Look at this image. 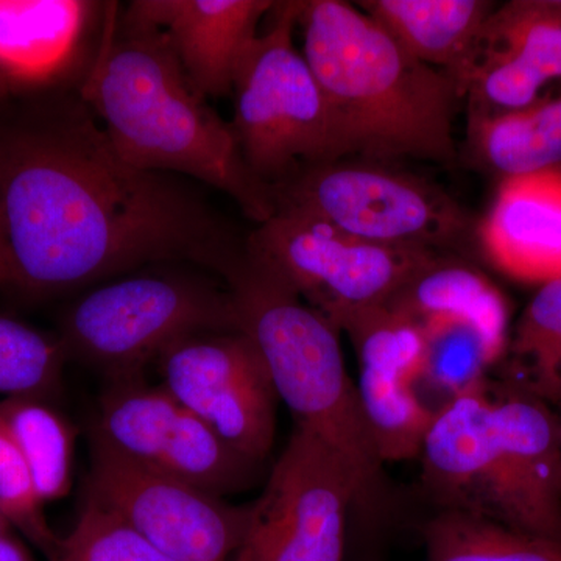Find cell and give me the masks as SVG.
<instances>
[{
    "label": "cell",
    "mask_w": 561,
    "mask_h": 561,
    "mask_svg": "<svg viewBox=\"0 0 561 561\" xmlns=\"http://www.w3.org/2000/svg\"><path fill=\"white\" fill-rule=\"evenodd\" d=\"M301 2H276L236 77L230 122L251 172L276 186L334 161L327 99L294 44Z\"/></svg>",
    "instance_id": "obj_6"
},
{
    "label": "cell",
    "mask_w": 561,
    "mask_h": 561,
    "mask_svg": "<svg viewBox=\"0 0 561 561\" xmlns=\"http://www.w3.org/2000/svg\"><path fill=\"white\" fill-rule=\"evenodd\" d=\"M68 360L58 335L0 312V394L49 400Z\"/></svg>",
    "instance_id": "obj_29"
},
{
    "label": "cell",
    "mask_w": 561,
    "mask_h": 561,
    "mask_svg": "<svg viewBox=\"0 0 561 561\" xmlns=\"http://www.w3.org/2000/svg\"><path fill=\"white\" fill-rule=\"evenodd\" d=\"M0 421L5 424L44 504L60 501L72 489L77 431L49 400L3 398Z\"/></svg>",
    "instance_id": "obj_22"
},
{
    "label": "cell",
    "mask_w": 561,
    "mask_h": 561,
    "mask_svg": "<svg viewBox=\"0 0 561 561\" xmlns=\"http://www.w3.org/2000/svg\"><path fill=\"white\" fill-rule=\"evenodd\" d=\"M356 387L383 463L419 459L435 409L421 401L413 383L381 373L359 368Z\"/></svg>",
    "instance_id": "obj_26"
},
{
    "label": "cell",
    "mask_w": 561,
    "mask_h": 561,
    "mask_svg": "<svg viewBox=\"0 0 561 561\" xmlns=\"http://www.w3.org/2000/svg\"><path fill=\"white\" fill-rule=\"evenodd\" d=\"M50 561H175L116 513L84 500L77 522L60 537Z\"/></svg>",
    "instance_id": "obj_30"
},
{
    "label": "cell",
    "mask_w": 561,
    "mask_h": 561,
    "mask_svg": "<svg viewBox=\"0 0 561 561\" xmlns=\"http://www.w3.org/2000/svg\"><path fill=\"white\" fill-rule=\"evenodd\" d=\"M359 10L416 60L456 79L496 3L485 0H364Z\"/></svg>",
    "instance_id": "obj_18"
},
{
    "label": "cell",
    "mask_w": 561,
    "mask_h": 561,
    "mask_svg": "<svg viewBox=\"0 0 561 561\" xmlns=\"http://www.w3.org/2000/svg\"><path fill=\"white\" fill-rule=\"evenodd\" d=\"M10 92L7 90L5 83L0 79V106L5 105L10 101Z\"/></svg>",
    "instance_id": "obj_34"
},
{
    "label": "cell",
    "mask_w": 561,
    "mask_h": 561,
    "mask_svg": "<svg viewBox=\"0 0 561 561\" xmlns=\"http://www.w3.org/2000/svg\"><path fill=\"white\" fill-rule=\"evenodd\" d=\"M14 280L13 261L7 242L5 231H3L2 220H0V284L11 286Z\"/></svg>",
    "instance_id": "obj_33"
},
{
    "label": "cell",
    "mask_w": 561,
    "mask_h": 561,
    "mask_svg": "<svg viewBox=\"0 0 561 561\" xmlns=\"http://www.w3.org/2000/svg\"><path fill=\"white\" fill-rule=\"evenodd\" d=\"M481 241L511 278L540 286L561 278V169L504 179Z\"/></svg>",
    "instance_id": "obj_17"
},
{
    "label": "cell",
    "mask_w": 561,
    "mask_h": 561,
    "mask_svg": "<svg viewBox=\"0 0 561 561\" xmlns=\"http://www.w3.org/2000/svg\"><path fill=\"white\" fill-rule=\"evenodd\" d=\"M245 251L339 332L356 313L387 305L435 253L362 241L289 208L251 232Z\"/></svg>",
    "instance_id": "obj_7"
},
{
    "label": "cell",
    "mask_w": 561,
    "mask_h": 561,
    "mask_svg": "<svg viewBox=\"0 0 561 561\" xmlns=\"http://www.w3.org/2000/svg\"><path fill=\"white\" fill-rule=\"evenodd\" d=\"M181 409L164 387L149 386L144 378L110 382L99 404L91 440L121 459L157 471Z\"/></svg>",
    "instance_id": "obj_20"
},
{
    "label": "cell",
    "mask_w": 561,
    "mask_h": 561,
    "mask_svg": "<svg viewBox=\"0 0 561 561\" xmlns=\"http://www.w3.org/2000/svg\"><path fill=\"white\" fill-rule=\"evenodd\" d=\"M470 142L493 171L508 176L561 169V90L527 108L468 119Z\"/></svg>",
    "instance_id": "obj_21"
},
{
    "label": "cell",
    "mask_w": 561,
    "mask_h": 561,
    "mask_svg": "<svg viewBox=\"0 0 561 561\" xmlns=\"http://www.w3.org/2000/svg\"><path fill=\"white\" fill-rule=\"evenodd\" d=\"M342 331L350 335L362 370L381 373L415 386L424 371V335L416 321L389 306L351 317Z\"/></svg>",
    "instance_id": "obj_28"
},
{
    "label": "cell",
    "mask_w": 561,
    "mask_h": 561,
    "mask_svg": "<svg viewBox=\"0 0 561 561\" xmlns=\"http://www.w3.org/2000/svg\"><path fill=\"white\" fill-rule=\"evenodd\" d=\"M386 306L419 324L432 317H459L507 350V302L485 275L465 262L432 254Z\"/></svg>",
    "instance_id": "obj_19"
},
{
    "label": "cell",
    "mask_w": 561,
    "mask_h": 561,
    "mask_svg": "<svg viewBox=\"0 0 561 561\" xmlns=\"http://www.w3.org/2000/svg\"><path fill=\"white\" fill-rule=\"evenodd\" d=\"M427 561H561V541L485 516L438 511L421 527Z\"/></svg>",
    "instance_id": "obj_23"
},
{
    "label": "cell",
    "mask_w": 561,
    "mask_h": 561,
    "mask_svg": "<svg viewBox=\"0 0 561 561\" xmlns=\"http://www.w3.org/2000/svg\"><path fill=\"white\" fill-rule=\"evenodd\" d=\"M512 383L548 404L561 398V278L542 284L507 343Z\"/></svg>",
    "instance_id": "obj_25"
},
{
    "label": "cell",
    "mask_w": 561,
    "mask_h": 561,
    "mask_svg": "<svg viewBox=\"0 0 561 561\" xmlns=\"http://www.w3.org/2000/svg\"><path fill=\"white\" fill-rule=\"evenodd\" d=\"M553 81H561V0L494 7L454 79L468 119L527 108Z\"/></svg>",
    "instance_id": "obj_12"
},
{
    "label": "cell",
    "mask_w": 561,
    "mask_h": 561,
    "mask_svg": "<svg viewBox=\"0 0 561 561\" xmlns=\"http://www.w3.org/2000/svg\"><path fill=\"white\" fill-rule=\"evenodd\" d=\"M108 3L0 0V79L10 98L79 90L91 69Z\"/></svg>",
    "instance_id": "obj_13"
},
{
    "label": "cell",
    "mask_w": 561,
    "mask_h": 561,
    "mask_svg": "<svg viewBox=\"0 0 561 561\" xmlns=\"http://www.w3.org/2000/svg\"><path fill=\"white\" fill-rule=\"evenodd\" d=\"M162 382L181 408L262 463L276 434L278 394L260 351L241 331L198 332L161 354Z\"/></svg>",
    "instance_id": "obj_11"
},
{
    "label": "cell",
    "mask_w": 561,
    "mask_h": 561,
    "mask_svg": "<svg viewBox=\"0 0 561 561\" xmlns=\"http://www.w3.org/2000/svg\"><path fill=\"white\" fill-rule=\"evenodd\" d=\"M238 331L260 351L294 427L327 446L348 472L356 511L376 519L389 512V483L346 371L339 331L249 254L224 278Z\"/></svg>",
    "instance_id": "obj_4"
},
{
    "label": "cell",
    "mask_w": 561,
    "mask_h": 561,
    "mask_svg": "<svg viewBox=\"0 0 561 561\" xmlns=\"http://www.w3.org/2000/svg\"><path fill=\"white\" fill-rule=\"evenodd\" d=\"M420 327L426 345L420 381L445 393L446 401L485 381L486 370L504 356L478 324L459 317H432Z\"/></svg>",
    "instance_id": "obj_27"
},
{
    "label": "cell",
    "mask_w": 561,
    "mask_h": 561,
    "mask_svg": "<svg viewBox=\"0 0 561 561\" xmlns=\"http://www.w3.org/2000/svg\"><path fill=\"white\" fill-rule=\"evenodd\" d=\"M114 149L136 168L224 192L249 219L276 213L273 190L243 161L230 122L198 94L160 28L106 7L101 46L79 87Z\"/></svg>",
    "instance_id": "obj_2"
},
{
    "label": "cell",
    "mask_w": 561,
    "mask_h": 561,
    "mask_svg": "<svg viewBox=\"0 0 561 561\" xmlns=\"http://www.w3.org/2000/svg\"><path fill=\"white\" fill-rule=\"evenodd\" d=\"M238 331L227 286L192 273L144 271L99 284L62 316L68 359L102 371L110 382L142 378L173 343L198 332Z\"/></svg>",
    "instance_id": "obj_5"
},
{
    "label": "cell",
    "mask_w": 561,
    "mask_h": 561,
    "mask_svg": "<svg viewBox=\"0 0 561 561\" xmlns=\"http://www.w3.org/2000/svg\"><path fill=\"white\" fill-rule=\"evenodd\" d=\"M497 460V523L561 541V438L551 404L512 382L491 387Z\"/></svg>",
    "instance_id": "obj_14"
},
{
    "label": "cell",
    "mask_w": 561,
    "mask_h": 561,
    "mask_svg": "<svg viewBox=\"0 0 561 561\" xmlns=\"http://www.w3.org/2000/svg\"><path fill=\"white\" fill-rule=\"evenodd\" d=\"M84 500L116 513L175 561H230L245 537L251 513V504H228L121 459L94 440Z\"/></svg>",
    "instance_id": "obj_10"
},
{
    "label": "cell",
    "mask_w": 561,
    "mask_h": 561,
    "mask_svg": "<svg viewBox=\"0 0 561 561\" xmlns=\"http://www.w3.org/2000/svg\"><path fill=\"white\" fill-rule=\"evenodd\" d=\"M20 531L0 515V561H35Z\"/></svg>",
    "instance_id": "obj_32"
},
{
    "label": "cell",
    "mask_w": 561,
    "mask_h": 561,
    "mask_svg": "<svg viewBox=\"0 0 561 561\" xmlns=\"http://www.w3.org/2000/svg\"><path fill=\"white\" fill-rule=\"evenodd\" d=\"M260 467L183 408L157 472L224 497L249 486Z\"/></svg>",
    "instance_id": "obj_24"
},
{
    "label": "cell",
    "mask_w": 561,
    "mask_h": 561,
    "mask_svg": "<svg viewBox=\"0 0 561 561\" xmlns=\"http://www.w3.org/2000/svg\"><path fill=\"white\" fill-rule=\"evenodd\" d=\"M0 220L11 286L33 298L154 265L225 278L245 254L201 183L125 161L79 90L0 116Z\"/></svg>",
    "instance_id": "obj_1"
},
{
    "label": "cell",
    "mask_w": 561,
    "mask_h": 561,
    "mask_svg": "<svg viewBox=\"0 0 561 561\" xmlns=\"http://www.w3.org/2000/svg\"><path fill=\"white\" fill-rule=\"evenodd\" d=\"M0 515L9 519L47 561L54 559L60 541L43 511V502L36 496L31 474L22 459L16 443L5 424L0 421Z\"/></svg>",
    "instance_id": "obj_31"
},
{
    "label": "cell",
    "mask_w": 561,
    "mask_h": 561,
    "mask_svg": "<svg viewBox=\"0 0 561 561\" xmlns=\"http://www.w3.org/2000/svg\"><path fill=\"white\" fill-rule=\"evenodd\" d=\"M419 459L421 482L440 511L496 522L500 467L486 379L435 409Z\"/></svg>",
    "instance_id": "obj_15"
},
{
    "label": "cell",
    "mask_w": 561,
    "mask_h": 561,
    "mask_svg": "<svg viewBox=\"0 0 561 561\" xmlns=\"http://www.w3.org/2000/svg\"><path fill=\"white\" fill-rule=\"evenodd\" d=\"M272 0H136L133 21L160 28L192 87L205 99L232 94L236 77Z\"/></svg>",
    "instance_id": "obj_16"
},
{
    "label": "cell",
    "mask_w": 561,
    "mask_h": 561,
    "mask_svg": "<svg viewBox=\"0 0 561 561\" xmlns=\"http://www.w3.org/2000/svg\"><path fill=\"white\" fill-rule=\"evenodd\" d=\"M557 419H559V430H560V438H561V398L560 401L556 404Z\"/></svg>",
    "instance_id": "obj_35"
},
{
    "label": "cell",
    "mask_w": 561,
    "mask_h": 561,
    "mask_svg": "<svg viewBox=\"0 0 561 561\" xmlns=\"http://www.w3.org/2000/svg\"><path fill=\"white\" fill-rule=\"evenodd\" d=\"M272 190L276 209L300 210L379 245L435 251L459 243L468 230L463 209L448 194L378 161L321 162Z\"/></svg>",
    "instance_id": "obj_8"
},
{
    "label": "cell",
    "mask_w": 561,
    "mask_h": 561,
    "mask_svg": "<svg viewBox=\"0 0 561 561\" xmlns=\"http://www.w3.org/2000/svg\"><path fill=\"white\" fill-rule=\"evenodd\" d=\"M356 496L341 460L294 427L230 561H343Z\"/></svg>",
    "instance_id": "obj_9"
},
{
    "label": "cell",
    "mask_w": 561,
    "mask_h": 561,
    "mask_svg": "<svg viewBox=\"0 0 561 561\" xmlns=\"http://www.w3.org/2000/svg\"><path fill=\"white\" fill-rule=\"evenodd\" d=\"M302 57L330 110L334 161L419 158L451 164L460 92L342 0L301 2Z\"/></svg>",
    "instance_id": "obj_3"
}]
</instances>
